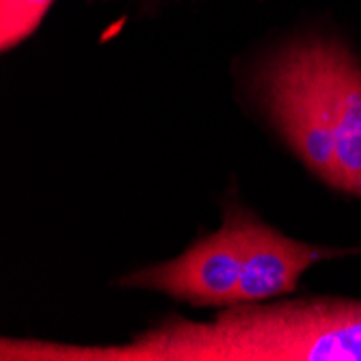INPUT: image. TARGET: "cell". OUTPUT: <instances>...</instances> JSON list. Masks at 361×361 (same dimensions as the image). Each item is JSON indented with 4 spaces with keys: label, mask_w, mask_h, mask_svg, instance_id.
I'll use <instances>...</instances> for the list:
<instances>
[{
    "label": "cell",
    "mask_w": 361,
    "mask_h": 361,
    "mask_svg": "<svg viewBox=\"0 0 361 361\" xmlns=\"http://www.w3.org/2000/svg\"><path fill=\"white\" fill-rule=\"evenodd\" d=\"M259 93L271 121L292 152L336 188V145L324 111L316 37L281 48L262 70Z\"/></svg>",
    "instance_id": "1"
},
{
    "label": "cell",
    "mask_w": 361,
    "mask_h": 361,
    "mask_svg": "<svg viewBox=\"0 0 361 361\" xmlns=\"http://www.w3.org/2000/svg\"><path fill=\"white\" fill-rule=\"evenodd\" d=\"M243 273V234L234 204L225 206L223 225L202 236L184 253L160 264L128 273L117 283L169 294L197 307L238 305V283Z\"/></svg>",
    "instance_id": "2"
},
{
    "label": "cell",
    "mask_w": 361,
    "mask_h": 361,
    "mask_svg": "<svg viewBox=\"0 0 361 361\" xmlns=\"http://www.w3.org/2000/svg\"><path fill=\"white\" fill-rule=\"evenodd\" d=\"M243 234V273L238 283V305L269 301L297 288L299 277L322 259L361 255V247L338 249L316 247L283 236L257 214L234 204Z\"/></svg>",
    "instance_id": "3"
},
{
    "label": "cell",
    "mask_w": 361,
    "mask_h": 361,
    "mask_svg": "<svg viewBox=\"0 0 361 361\" xmlns=\"http://www.w3.org/2000/svg\"><path fill=\"white\" fill-rule=\"evenodd\" d=\"M316 50L336 145V188L361 200V63L338 39L316 37Z\"/></svg>",
    "instance_id": "4"
},
{
    "label": "cell",
    "mask_w": 361,
    "mask_h": 361,
    "mask_svg": "<svg viewBox=\"0 0 361 361\" xmlns=\"http://www.w3.org/2000/svg\"><path fill=\"white\" fill-rule=\"evenodd\" d=\"M54 0H0V48H16L37 30Z\"/></svg>",
    "instance_id": "5"
}]
</instances>
